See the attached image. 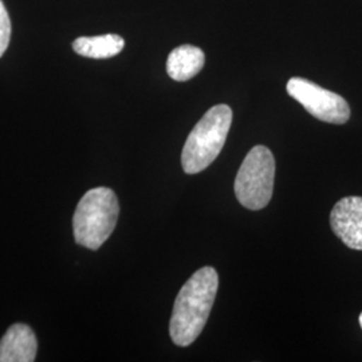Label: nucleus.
Here are the masks:
<instances>
[{
	"label": "nucleus",
	"mask_w": 362,
	"mask_h": 362,
	"mask_svg": "<svg viewBox=\"0 0 362 362\" xmlns=\"http://www.w3.org/2000/svg\"><path fill=\"white\" fill-rule=\"evenodd\" d=\"M119 206L115 191L98 187L88 191L73 216V233L79 246L98 250L116 228Z\"/></svg>",
	"instance_id": "3"
},
{
	"label": "nucleus",
	"mask_w": 362,
	"mask_h": 362,
	"mask_svg": "<svg viewBox=\"0 0 362 362\" xmlns=\"http://www.w3.org/2000/svg\"><path fill=\"white\" fill-rule=\"evenodd\" d=\"M275 158L264 145L254 146L243 160L235 179V194L243 207L258 211L272 197Z\"/></svg>",
	"instance_id": "4"
},
{
	"label": "nucleus",
	"mask_w": 362,
	"mask_h": 362,
	"mask_svg": "<svg viewBox=\"0 0 362 362\" xmlns=\"http://www.w3.org/2000/svg\"><path fill=\"white\" fill-rule=\"evenodd\" d=\"M206 64L202 49L192 45H182L169 54L167 73L177 82H185L197 76Z\"/></svg>",
	"instance_id": "8"
},
{
	"label": "nucleus",
	"mask_w": 362,
	"mask_h": 362,
	"mask_svg": "<svg viewBox=\"0 0 362 362\" xmlns=\"http://www.w3.org/2000/svg\"><path fill=\"white\" fill-rule=\"evenodd\" d=\"M287 93L320 121L342 125L350 118L349 104L344 97L326 90L305 78L294 77L287 82Z\"/></svg>",
	"instance_id": "5"
},
{
	"label": "nucleus",
	"mask_w": 362,
	"mask_h": 362,
	"mask_svg": "<svg viewBox=\"0 0 362 362\" xmlns=\"http://www.w3.org/2000/svg\"><path fill=\"white\" fill-rule=\"evenodd\" d=\"M360 325H361V327H362V313H361V315H360Z\"/></svg>",
	"instance_id": "11"
},
{
	"label": "nucleus",
	"mask_w": 362,
	"mask_h": 362,
	"mask_svg": "<svg viewBox=\"0 0 362 362\" xmlns=\"http://www.w3.org/2000/svg\"><path fill=\"white\" fill-rule=\"evenodd\" d=\"M233 124V110L227 105L212 106L194 125L184 144L181 165L185 173L196 175L208 168L219 156Z\"/></svg>",
	"instance_id": "2"
},
{
	"label": "nucleus",
	"mask_w": 362,
	"mask_h": 362,
	"mask_svg": "<svg viewBox=\"0 0 362 362\" xmlns=\"http://www.w3.org/2000/svg\"><path fill=\"white\" fill-rule=\"evenodd\" d=\"M11 39V21L4 3L0 0V58L7 50Z\"/></svg>",
	"instance_id": "10"
},
{
	"label": "nucleus",
	"mask_w": 362,
	"mask_h": 362,
	"mask_svg": "<svg viewBox=\"0 0 362 362\" xmlns=\"http://www.w3.org/2000/svg\"><path fill=\"white\" fill-rule=\"evenodd\" d=\"M125 40L117 34L98 37H81L73 42V50L81 57L93 59H106L116 57L124 50Z\"/></svg>",
	"instance_id": "9"
},
{
	"label": "nucleus",
	"mask_w": 362,
	"mask_h": 362,
	"mask_svg": "<svg viewBox=\"0 0 362 362\" xmlns=\"http://www.w3.org/2000/svg\"><path fill=\"white\" fill-rule=\"evenodd\" d=\"M37 350L38 342L33 329L15 324L0 339V362H33Z\"/></svg>",
	"instance_id": "7"
},
{
	"label": "nucleus",
	"mask_w": 362,
	"mask_h": 362,
	"mask_svg": "<svg viewBox=\"0 0 362 362\" xmlns=\"http://www.w3.org/2000/svg\"><path fill=\"white\" fill-rule=\"evenodd\" d=\"M219 287L218 272L203 267L181 287L169 322V334L177 346H189L207 324Z\"/></svg>",
	"instance_id": "1"
},
{
	"label": "nucleus",
	"mask_w": 362,
	"mask_h": 362,
	"mask_svg": "<svg viewBox=\"0 0 362 362\" xmlns=\"http://www.w3.org/2000/svg\"><path fill=\"white\" fill-rule=\"evenodd\" d=\"M330 224L333 233L346 246L362 251V197L341 199L332 209Z\"/></svg>",
	"instance_id": "6"
}]
</instances>
